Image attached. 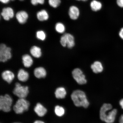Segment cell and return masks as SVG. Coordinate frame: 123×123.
Wrapping results in <instances>:
<instances>
[{
  "instance_id": "cell-1",
  "label": "cell",
  "mask_w": 123,
  "mask_h": 123,
  "mask_svg": "<svg viewBox=\"0 0 123 123\" xmlns=\"http://www.w3.org/2000/svg\"><path fill=\"white\" fill-rule=\"evenodd\" d=\"M112 108V106L110 104H105L103 105L100 111V118L101 120L107 123H113L114 122L117 110L114 109L108 112Z\"/></svg>"
},
{
  "instance_id": "cell-2",
  "label": "cell",
  "mask_w": 123,
  "mask_h": 123,
  "mask_svg": "<svg viewBox=\"0 0 123 123\" xmlns=\"http://www.w3.org/2000/svg\"><path fill=\"white\" fill-rule=\"evenodd\" d=\"M71 98L76 106H82L85 108L88 107L89 101L85 93L82 91L77 90L74 91L71 95Z\"/></svg>"
},
{
  "instance_id": "cell-3",
  "label": "cell",
  "mask_w": 123,
  "mask_h": 123,
  "mask_svg": "<svg viewBox=\"0 0 123 123\" xmlns=\"http://www.w3.org/2000/svg\"><path fill=\"white\" fill-rule=\"evenodd\" d=\"M30 103L25 98H19L13 106V110L17 114H21L29 110Z\"/></svg>"
},
{
  "instance_id": "cell-4",
  "label": "cell",
  "mask_w": 123,
  "mask_h": 123,
  "mask_svg": "<svg viewBox=\"0 0 123 123\" xmlns=\"http://www.w3.org/2000/svg\"><path fill=\"white\" fill-rule=\"evenodd\" d=\"M13 100L10 95L6 94L0 97V110L5 112L11 110Z\"/></svg>"
},
{
  "instance_id": "cell-5",
  "label": "cell",
  "mask_w": 123,
  "mask_h": 123,
  "mask_svg": "<svg viewBox=\"0 0 123 123\" xmlns=\"http://www.w3.org/2000/svg\"><path fill=\"white\" fill-rule=\"evenodd\" d=\"M29 87L27 86H22L19 83L15 84L13 91L14 94L19 98H25L29 93Z\"/></svg>"
},
{
  "instance_id": "cell-6",
  "label": "cell",
  "mask_w": 123,
  "mask_h": 123,
  "mask_svg": "<svg viewBox=\"0 0 123 123\" xmlns=\"http://www.w3.org/2000/svg\"><path fill=\"white\" fill-rule=\"evenodd\" d=\"M11 49L5 44H1L0 46V61L5 62L12 57Z\"/></svg>"
},
{
  "instance_id": "cell-7",
  "label": "cell",
  "mask_w": 123,
  "mask_h": 123,
  "mask_svg": "<svg viewBox=\"0 0 123 123\" xmlns=\"http://www.w3.org/2000/svg\"><path fill=\"white\" fill-rule=\"evenodd\" d=\"M60 43L63 47L71 48L75 45L74 38L70 34L65 33L61 37Z\"/></svg>"
},
{
  "instance_id": "cell-8",
  "label": "cell",
  "mask_w": 123,
  "mask_h": 123,
  "mask_svg": "<svg viewBox=\"0 0 123 123\" xmlns=\"http://www.w3.org/2000/svg\"><path fill=\"white\" fill-rule=\"evenodd\" d=\"M73 77L78 84L80 85L85 84L87 82L85 75L80 69H74L72 72Z\"/></svg>"
},
{
  "instance_id": "cell-9",
  "label": "cell",
  "mask_w": 123,
  "mask_h": 123,
  "mask_svg": "<svg viewBox=\"0 0 123 123\" xmlns=\"http://www.w3.org/2000/svg\"><path fill=\"white\" fill-rule=\"evenodd\" d=\"M1 15L4 19L6 21H8L13 18L14 12L13 9L10 7H7L3 8Z\"/></svg>"
},
{
  "instance_id": "cell-10",
  "label": "cell",
  "mask_w": 123,
  "mask_h": 123,
  "mask_svg": "<svg viewBox=\"0 0 123 123\" xmlns=\"http://www.w3.org/2000/svg\"><path fill=\"white\" fill-rule=\"evenodd\" d=\"M1 76L3 79L10 84L12 82L15 78L14 74L10 70H6L3 72L1 74Z\"/></svg>"
},
{
  "instance_id": "cell-11",
  "label": "cell",
  "mask_w": 123,
  "mask_h": 123,
  "mask_svg": "<svg viewBox=\"0 0 123 123\" xmlns=\"http://www.w3.org/2000/svg\"><path fill=\"white\" fill-rule=\"evenodd\" d=\"M34 111L38 116L43 117L47 113V109L40 103L37 104L34 108Z\"/></svg>"
},
{
  "instance_id": "cell-12",
  "label": "cell",
  "mask_w": 123,
  "mask_h": 123,
  "mask_svg": "<svg viewBox=\"0 0 123 123\" xmlns=\"http://www.w3.org/2000/svg\"><path fill=\"white\" fill-rule=\"evenodd\" d=\"M16 17L20 24H23L26 22L28 17V15L25 11H21L17 13Z\"/></svg>"
},
{
  "instance_id": "cell-13",
  "label": "cell",
  "mask_w": 123,
  "mask_h": 123,
  "mask_svg": "<svg viewBox=\"0 0 123 123\" xmlns=\"http://www.w3.org/2000/svg\"><path fill=\"white\" fill-rule=\"evenodd\" d=\"M80 11L77 7L75 6H72L69 8V15L71 19L76 20L79 16Z\"/></svg>"
},
{
  "instance_id": "cell-14",
  "label": "cell",
  "mask_w": 123,
  "mask_h": 123,
  "mask_svg": "<svg viewBox=\"0 0 123 123\" xmlns=\"http://www.w3.org/2000/svg\"><path fill=\"white\" fill-rule=\"evenodd\" d=\"M34 73L35 77L38 79L45 78L47 75L45 69L42 67L37 68L35 69Z\"/></svg>"
},
{
  "instance_id": "cell-15",
  "label": "cell",
  "mask_w": 123,
  "mask_h": 123,
  "mask_svg": "<svg viewBox=\"0 0 123 123\" xmlns=\"http://www.w3.org/2000/svg\"><path fill=\"white\" fill-rule=\"evenodd\" d=\"M29 74L27 71L21 69L19 70L17 75L18 78L20 81L22 82H25L29 78Z\"/></svg>"
},
{
  "instance_id": "cell-16",
  "label": "cell",
  "mask_w": 123,
  "mask_h": 123,
  "mask_svg": "<svg viewBox=\"0 0 123 123\" xmlns=\"http://www.w3.org/2000/svg\"><path fill=\"white\" fill-rule=\"evenodd\" d=\"M55 93V97L57 98L62 99L65 97L67 95V92L64 87H60L56 88Z\"/></svg>"
},
{
  "instance_id": "cell-17",
  "label": "cell",
  "mask_w": 123,
  "mask_h": 123,
  "mask_svg": "<svg viewBox=\"0 0 123 123\" xmlns=\"http://www.w3.org/2000/svg\"><path fill=\"white\" fill-rule=\"evenodd\" d=\"M23 63L24 67L29 68L33 64V60L31 57L28 54L22 56Z\"/></svg>"
},
{
  "instance_id": "cell-18",
  "label": "cell",
  "mask_w": 123,
  "mask_h": 123,
  "mask_svg": "<svg viewBox=\"0 0 123 123\" xmlns=\"http://www.w3.org/2000/svg\"><path fill=\"white\" fill-rule=\"evenodd\" d=\"M91 68L93 72L95 73H101L103 70L102 64L99 61H96L92 64Z\"/></svg>"
},
{
  "instance_id": "cell-19",
  "label": "cell",
  "mask_w": 123,
  "mask_h": 123,
  "mask_svg": "<svg viewBox=\"0 0 123 123\" xmlns=\"http://www.w3.org/2000/svg\"><path fill=\"white\" fill-rule=\"evenodd\" d=\"M37 16L38 20L40 21L47 20L49 18L48 13L44 10H42L38 12L37 13Z\"/></svg>"
},
{
  "instance_id": "cell-20",
  "label": "cell",
  "mask_w": 123,
  "mask_h": 123,
  "mask_svg": "<svg viewBox=\"0 0 123 123\" xmlns=\"http://www.w3.org/2000/svg\"><path fill=\"white\" fill-rule=\"evenodd\" d=\"M30 52L32 56L36 58L40 57L42 54L41 49L36 46L32 47L30 49Z\"/></svg>"
},
{
  "instance_id": "cell-21",
  "label": "cell",
  "mask_w": 123,
  "mask_h": 123,
  "mask_svg": "<svg viewBox=\"0 0 123 123\" xmlns=\"http://www.w3.org/2000/svg\"><path fill=\"white\" fill-rule=\"evenodd\" d=\"M90 7L93 11L97 12L101 10L102 7V5L99 1L93 0L91 2Z\"/></svg>"
},
{
  "instance_id": "cell-22",
  "label": "cell",
  "mask_w": 123,
  "mask_h": 123,
  "mask_svg": "<svg viewBox=\"0 0 123 123\" xmlns=\"http://www.w3.org/2000/svg\"><path fill=\"white\" fill-rule=\"evenodd\" d=\"M65 111L64 108L59 105H56L55 107V112L57 116L61 117L65 113Z\"/></svg>"
},
{
  "instance_id": "cell-23",
  "label": "cell",
  "mask_w": 123,
  "mask_h": 123,
  "mask_svg": "<svg viewBox=\"0 0 123 123\" xmlns=\"http://www.w3.org/2000/svg\"><path fill=\"white\" fill-rule=\"evenodd\" d=\"M55 30L58 33H63L65 31V27L62 23H58L55 25Z\"/></svg>"
},
{
  "instance_id": "cell-24",
  "label": "cell",
  "mask_w": 123,
  "mask_h": 123,
  "mask_svg": "<svg viewBox=\"0 0 123 123\" xmlns=\"http://www.w3.org/2000/svg\"><path fill=\"white\" fill-rule=\"evenodd\" d=\"M49 4L51 6L56 8L59 6L61 3V0H49Z\"/></svg>"
},
{
  "instance_id": "cell-25",
  "label": "cell",
  "mask_w": 123,
  "mask_h": 123,
  "mask_svg": "<svg viewBox=\"0 0 123 123\" xmlns=\"http://www.w3.org/2000/svg\"><path fill=\"white\" fill-rule=\"evenodd\" d=\"M36 37L38 39L44 41L46 37L45 33L42 31H39L37 32Z\"/></svg>"
},
{
  "instance_id": "cell-26",
  "label": "cell",
  "mask_w": 123,
  "mask_h": 123,
  "mask_svg": "<svg viewBox=\"0 0 123 123\" xmlns=\"http://www.w3.org/2000/svg\"><path fill=\"white\" fill-rule=\"evenodd\" d=\"M31 2L33 5L36 6L38 4H43L44 2V0H31Z\"/></svg>"
},
{
  "instance_id": "cell-27",
  "label": "cell",
  "mask_w": 123,
  "mask_h": 123,
  "mask_svg": "<svg viewBox=\"0 0 123 123\" xmlns=\"http://www.w3.org/2000/svg\"><path fill=\"white\" fill-rule=\"evenodd\" d=\"M117 3L119 7L123 8V0H117Z\"/></svg>"
},
{
  "instance_id": "cell-28",
  "label": "cell",
  "mask_w": 123,
  "mask_h": 123,
  "mask_svg": "<svg viewBox=\"0 0 123 123\" xmlns=\"http://www.w3.org/2000/svg\"><path fill=\"white\" fill-rule=\"evenodd\" d=\"M119 36L121 39L123 40V28L121 29L119 33Z\"/></svg>"
},
{
  "instance_id": "cell-29",
  "label": "cell",
  "mask_w": 123,
  "mask_h": 123,
  "mask_svg": "<svg viewBox=\"0 0 123 123\" xmlns=\"http://www.w3.org/2000/svg\"><path fill=\"white\" fill-rule=\"evenodd\" d=\"M10 0H0L1 2L4 4H6L8 3Z\"/></svg>"
},
{
  "instance_id": "cell-30",
  "label": "cell",
  "mask_w": 123,
  "mask_h": 123,
  "mask_svg": "<svg viewBox=\"0 0 123 123\" xmlns=\"http://www.w3.org/2000/svg\"><path fill=\"white\" fill-rule=\"evenodd\" d=\"M119 122L120 123H123V114L121 115L120 117Z\"/></svg>"
},
{
  "instance_id": "cell-31",
  "label": "cell",
  "mask_w": 123,
  "mask_h": 123,
  "mask_svg": "<svg viewBox=\"0 0 123 123\" xmlns=\"http://www.w3.org/2000/svg\"><path fill=\"white\" fill-rule=\"evenodd\" d=\"M120 105L122 109H123V99H121L119 102Z\"/></svg>"
},
{
  "instance_id": "cell-32",
  "label": "cell",
  "mask_w": 123,
  "mask_h": 123,
  "mask_svg": "<svg viewBox=\"0 0 123 123\" xmlns=\"http://www.w3.org/2000/svg\"><path fill=\"white\" fill-rule=\"evenodd\" d=\"M33 123H45L43 121H40V120H37L35 121Z\"/></svg>"
},
{
  "instance_id": "cell-33",
  "label": "cell",
  "mask_w": 123,
  "mask_h": 123,
  "mask_svg": "<svg viewBox=\"0 0 123 123\" xmlns=\"http://www.w3.org/2000/svg\"><path fill=\"white\" fill-rule=\"evenodd\" d=\"M76 0L78 1H87V0Z\"/></svg>"
},
{
  "instance_id": "cell-34",
  "label": "cell",
  "mask_w": 123,
  "mask_h": 123,
  "mask_svg": "<svg viewBox=\"0 0 123 123\" xmlns=\"http://www.w3.org/2000/svg\"><path fill=\"white\" fill-rule=\"evenodd\" d=\"M11 0L12 1H13L15 0ZM19 0L20 1H23L24 0Z\"/></svg>"
},
{
  "instance_id": "cell-35",
  "label": "cell",
  "mask_w": 123,
  "mask_h": 123,
  "mask_svg": "<svg viewBox=\"0 0 123 123\" xmlns=\"http://www.w3.org/2000/svg\"></svg>"
}]
</instances>
